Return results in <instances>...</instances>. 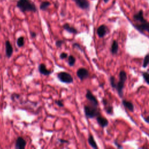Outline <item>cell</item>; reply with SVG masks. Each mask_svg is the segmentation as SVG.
Returning <instances> with one entry per match:
<instances>
[{
    "label": "cell",
    "mask_w": 149,
    "mask_h": 149,
    "mask_svg": "<svg viewBox=\"0 0 149 149\" xmlns=\"http://www.w3.org/2000/svg\"><path fill=\"white\" fill-rule=\"evenodd\" d=\"M16 7L22 12H37V8L32 0H19L16 4Z\"/></svg>",
    "instance_id": "1"
},
{
    "label": "cell",
    "mask_w": 149,
    "mask_h": 149,
    "mask_svg": "<svg viewBox=\"0 0 149 149\" xmlns=\"http://www.w3.org/2000/svg\"><path fill=\"white\" fill-rule=\"evenodd\" d=\"M59 141L61 143H69V142L68 140H64V139H59Z\"/></svg>",
    "instance_id": "30"
},
{
    "label": "cell",
    "mask_w": 149,
    "mask_h": 149,
    "mask_svg": "<svg viewBox=\"0 0 149 149\" xmlns=\"http://www.w3.org/2000/svg\"><path fill=\"white\" fill-rule=\"evenodd\" d=\"M105 109L106 111V113L108 114H112L113 113V106H111V105H105Z\"/></svg>",
    "instance_id": "23"
},
{
    "label": "cell",
    "mask_w": 149,
    "mask_h": 149,
    "mask_svg": "<svg viewBox=\"0 0 149 149\" xmlns=\"http://www.w3.org/2000/svg\"><path fill=\"white\" fill-rule=\"evenodd\" d=\"M143 77L146 81V82L149 85V73L148 72H143Z\"/></svg>",
    "instance_id": "25"
},
{
    "label": "cell",
    "mask_w": 149,
    "mask_h": 149,
    "mask_svg": "<svg viewBox=\"0 0 149 149\" xmlns=\"http://www.w3.org/2000/svg\"><path fill=\"white\" fill-rule=\"evenodd\" d=\"M16 44L17 46L19 47H22L25 45V39L24 37L23 36H21L19 37V38L17 39V42H16Z\"/></svg>",
    "instance_id": "20"
},
{
    "label": "cell",
    "mask_w": 149,
    "mask_h": 149,
    "mask_svg": "<svg viewBox=\"0 0 149 149\" xmlns=\"http://www.w3.org/2000/svg\"><path fill=\"white\" fill-rule=\"evenodd\" d=\"M39 71L42 74H43V75L45 76H48L52 73V71L47 69L46 66L44 64H41L39 65Z\"/></svg>",
    "instance_id": "12"
},
{
    "label": "cell",
    "mask_w": 149,
    "mask_h": 149,
    "mask_svg": "<svg viewBox=\"0 0 149 149\" xmlns=\"http://www.w3.org/2000/svg\"><path fill=\"white\" fill-rule=\"evenodd\" d=\"M60 58L62 59V60H64V59H66L68 58V54L66 53V52H62L60 55Z\"/></svg>",
    "instance_id": "28"
},
{
    "label": "cell",
    "mask_w": 149,
    "mask_h": 149,
    "mask_svg": "<svg viewBox=\"0 0 149 149\" xmlns=\"http://www.w3.org/2000/svg\"><path fill=\"white\" fill-rule=\"evenodd\" d=\"M144 120L146 121V122H147V123H149V116H148L147 118H145Z\"/></svg>",
    "instance_id": "33"
},
{
    "label": "cell",
    "mask_w": 149,
    "mask_h": 149,
    "mask_svg": "<svg viewBox=\"0 0 149 149\" xmlns=\"http://www.w3.org/2000/svg\"><path fill=\"white\" fill-rule=\"evenodd\" d=\"M51 5V3L47 1H43L41 3L40 5V9L42 11H46L47 9V8L49 7V6Z\"/></svg>",
    "instance_id": "19"
},
{
    "label": "cell",
    "mask_w": 149,
    "mask_h": 149,
    "mask_svg": "<svg viewBox=\"0 0 149 149\" xmlns=\"http://www.w3.org/2000/svg\"><path fill=\"white\" fill-rule=\"evenodd\" d=\"M97 121L99 125L102 128H105L108 125V121L104 117L99 115L97 117Z\"/></svg>",
    "instance_id": "14"
},
{
    "label": "cell",
    "mask_w": 149,
    "mask_h": 149,
    "mask_svg": "<svg viewBox=\"0 0 149 149\" xmlns=\"http://www.w3.org/2000/svg\"><path fill=\"white\" fill-rule=\"evenodd\" d=\"M149 64V54H147L146 55V57H144V61H143V68H146Z\"/></svg>",
    "instance_id": "24"
},
{
    "label": "cell",
    "mask_w": 149,
    "mask_h": 149,
    "mask_svg": "<svg viewBox=\"0 0 149 149\" xmlns=\"http://www.w3.org/2000/svg\"><path fill=\"white\" fill-rule=\"evenodd\" d=\"M64 43V42L63 40H57V42H56L55 45H56V46H57V47L60 48V47H61L62 45Z\"/></svg>",
    "instance_id": "27"
},
{
    "label": "cell",
    "mask_w": 149,
    "mask_h": 149,
    "mask_svg": "<svg viewBox=\"0 0 149 149\" xmlns=\"http://www.w3.org/2000/svg\"><path fill=\"white\" fill-rule=\"evenodd\" d=\"M62 28L64 29H65L66 31L70 33H73V34H77L78 33V30L73 26H71L69 23H65L63 26Z\"/></svg>",
    "instance_id": "15"
},
{
    "label": "cell",
    "mask_w": 149,
    "mask_h": 149,
    "mask_svg": "<svg viewBox=\"0 0 149 149\" xmlns=\"http://www.w3.org/2000/svg\"><path fill=\"white\" fill-rule=\"evenodd\" d=\"M127 79V74L124 70H121L119 72V81L117 83L116 89L118 91L120 97L123 96V90L125 86V83Z\"/></svg>",
    "instance_id": "3"
},
{
    "label": "cell",
    "mask_w": 149,
    "mask_h": 149,
    "mask_svg": "<svg viewBox=\"0 0 149 149\" xmlns=\"http://www.w3.org/2000/svg\"><path fill=\"white\" fill-rule=\"evenodd\" d=\"M88 142H89L90 146L92 148H95V149L98 148V146H97V143H96V141L95 140L94 138H93V136L91 135H90L89 136Z\"/></svg>",
    "instance_id": "18"
},
{
    "label": "cell",
    "mask_w": 149,
    "mask_h": 149,
    "mask_svg": "<svg viewBox=\"0 0 149 149\" xmlns=\"http://www.w3.org/2000/svg\"><path fill=\"white\" fill-rule=\"evenodd\" d=\"M76 5L82 9L86 10L90 7V3L88 0H73Z\"/></svg>",
    "instance_id": "7"
},
{
    "label": "cell",
    "mask_w": 149,
    "mask_h": 149,
    "mask_svg": "<svg viewBox=\"0 0 149 149\" xmlns=\"http://www.w3.org/2000/svg\"><path fill=\"white\" fill-rule=\"evenodd\" d=\"M0 91H1V85H0Z\"/></svg>",
    "instance_id": "35"
},
{
    "label": "cell",
    "mask_w": 149,
    "mask_h": 149,
    "mask_svg": "<svg viewBox=\"0 0 149 149\" xmlns=\"http://www.w3.org/2000/svg\"><path fill=\"white\" fill-rule=\"evenodd\" d=\"M26 146V142L22 137H18L15 143V148L24 149Z\"/></svg>",
    "instance_id": "8"
},
{
    "label": "cell",
    "mask_w": 149,
    "mask_h": 149,
    "mask_svg": "<svg viewBox=\"0 0 149 149\" xmlns=\"http://www.w3.org/2000/svg\"><path fill=\"white\" fill-rule=\"evenodd\" d=\"M148 33H149V31H148Z\"/></svg>",
    "instance_id": "36"
},
{
    "label": "cell",
    "mask_w": 149,
    "mask_h": 149,
    "mask_svg": "<svg viewBox=\"0 0 149 149\" xmlns=\"http://www.w3.org/2000/svg\"><path fill=\"white\" fill-rule=\"evenodd\" d=\"M122 104H123V106L125 108H126L128 110H129L130 111H131V112L134 111V105L132 102L127 101L126 100H122Z\"/></svg>",
    "instance_id": "16"
},
{
    "label": "cell",
    "mask_w": 149,
    "mask_h": 149,
    "mask_svg": "<svg viewBox=\"0 0 149 149\" xmlns=\"http://www.w3.org/2000/svg\"><path fill=\"white\" fill-rule=\"evenodd\" d=\"M57 78L60 82L64 83L70 84L73 82V77L69 73L66 72H61L57 73Z\"/></svg>",
    "instance_id": "4"
},
{
    "label": "cell",
    "mask_w": 149,
    "mask_h": 149,
    "mask_svg": "<svg viewBox=\"0 0 149 149\" xmlns=\"http://www.w3.org/2000/svg\"><path fill=\"white\" fill-rule=\"evenodd\" d=\"M55 103L57 104L58 107H64V103L63 101L61 100H55Z\"/></svg>",
    "instance_id": "26"
},
{
    "label": "cell",
    "mask_w": 149,
    "mask_h": 149,
    "mask_svg": "<svg viewBox=\"0 0 149 149\" xmlns=\"http://www.w3.org/2000/svg\"><path fill=\"white\" fill-rule=\"evenodd\" d=\"M118 48H119V46L118 43L116 40H114L113 42V44L111 45V52L113 54H117L118 51Z\"/></svg>",
    "instance_id": "17"
},
{
    "label": "cell",
    "mask_w": 149,
    "mask_h": 149,
    "mask_svg": "<svg viewBox=\"0 0 149 149\" xmlns=\"http://www.w3.org/2000/svg\"><path fill=\"white\" fill-rule=\"evenodd\" d=\"M103 104L104 105V106L108 105V101H107V100L104 99L103 100Z\"/></svg>",
    "instance_id": "31"
},
{
    "label": "cell",
    "mask_w": 149,
    "mask_h": 149,
    "mask_svg": "<svg viewBox=\"0 0 149 149\" xmlns=\"http://www.w3.org/2000/svg\"><path fill=\"white\" fill-rule=\"evenodd\" d=\"M84 112L86 117L88 118H94L100 115L99 110L97 106L85 105L84 106Z\"/></svg>",
    "instance_id": "2"
},
{
    "label": "cell",
    "mask_w": 149,
    "mask_h": 149,
    "mask_svg": "<svg viewBox=\"0 0 149 149\" xmlns=\"http://www.w3.org/2000/svg\"><path fill=\"white\" fill-rule=\"evenodd\" d=\"M13 52V48L9 40L5 42V54L7 57L9 58L11 57Z\"/></svg>",
    "instance_id": "9"
},
{
    "label": "cell",
    "mask_w": 149,
    "mask_h": 149,
    "mask_svg": "<svg viewBox=\"0 0 149 149\" xmlns=\"http://www.w3.org/2000/svg\"><path fill=\"white\" fill-rule=\"evenodd\" d=\"M77 74L81 81H83L89 77V72L86 68H81L77 70Z\"/></svg>",
    "instance_id": "5"
},
{
    "label": "cell",
    "mask_w": 149,
    "mask_h": 149,
    "mask_svg": "<svg viewBox=\"0 0 149 149\" xmlns=\"http://www.w3.org/2000/svg\"><path fill=\"white\" fill-rule=\"evenodd\" d=\"M109 82H110V84L111 86H112V87L114 89H116L117 87V83L115 81V78L114 77H111L109 78Z\"/></svg>",
    "instance_id": "22"
},
{
    "label": "cell",
    "mask_w": 149,
    "mask_h": 149,
    "mask_svg": "<svg viewBox=\"0 0 149 149\" xmlns=\"http://www.w3.org/2000/svg\"><path fill=\"white\" fill-rule=\"evenodd\" d=\"M114 143H115V144L118 147V148H122V146H121V145H119L117 142V141L115 140V142H114Z\"/></svg>",
    "instance_id": "32"
},
{
    "label": "cell",
    "mask_w": 149,
    "mask_h": 149,
    "mask_svg": "<svg viewBox=\"0 0 149 149\" xmlns=\"http://www.w3.org/2000/svg\"><path fill=\"white\" fill-rule=\"evenodd\" d=\"M86 98L90 101V103L95 106H98L99 105V102L96 97L92 94V93L90 90H87L86 94Z\"/></svg>",
    "instance_id": "6"
},
{
    "label": "cell",
    "mask_w": 149,
    "mask_h": 149,
    "mask_svg": "<svg viewBox=\"0 0 149 149\" xmlns=\"http://www.w3.org/2000/svg\"><path fill=\"white\" fill-rule=\"evenodd\" d=\"M68 64L70 66H72L74 65V64H75L76 62V58L75 57H74L73 55H70L69 56H68Z\"/></svg>",
    "instance_id": "21"
},
{
    "label": "cell",
    "mask_w": 149,
    "mask_h": 149,
    "mask_svg": "<svg viewBox=\"0 0 149 149\" xmlns=\"http://www.w3.org/2000/svg\"><path fill=\"white\" fill-rule=\"evenodd\" d=\"M134 20L136 21V22H138L140 23H143L146 22L147 21L144 18L143 16V12L142 10L139 11L137 13L134 15Z\"/></svg>",
    "instance_id": "11"
},
{
    "label": "cell",
    "mask_w": 149,
    "mask_h": 149,
    "mask_svg": "<svg viewBox=\"0 0 149 149\" xmlns=\"http://www.w3.org/2000/svg\"><path fill=\"white\" fill-rule=\"evenodd\" d=\"M30 36H31L32 37H33V38H36L37 34H36V33L35 32H30Z\"/></svg>",
    "instance_id": "29"
},
{
    "label": "cell",
    "mask_w": 149,
    "mask_h": 149,
    "mask_svg": "<svg viewBox=\"0 0 149 149\" xmlns=\"http://www.w3.org/2000/svg\"><path fill=\"white\" fill-rule=\"evenodd\" d=\"M107 31H108L107 27L104 25H102L98 28L97 33L99 37L102 38V37H104L106 35Z\"/></svg>",
    "instance_id": "13"
},
{
    "label": "cell",
    "mask_w": 149,
    "mask_h": 149,
    "mask_svg": "<svg viewBox=\"0 0 149 149\" xmlns=\"http://www.w3.org/2000/svg\"><path fill=\"white\" fill-rule=\"evenodd\" d=\"M104 3H108L109 1V0H104Z\"/></svg>",
    "instance_id": "34"
},
{
    "label": "cell",
    "mask_w": 149,
    "mask_h": 149,
    "mask_svg": "<svg viewBox=\"0 0 149 149\" xmlns=\"http://www.w3.org/2000/svg\"><path fill=\"white\" fill-rule=\"evenodd\" d=\"M135 26L138 30L140 31L141 32H143L144 31H149V22L148 21L135 25Z\"/></svg>",
    "instance_id": "10"
}]
</instances>
